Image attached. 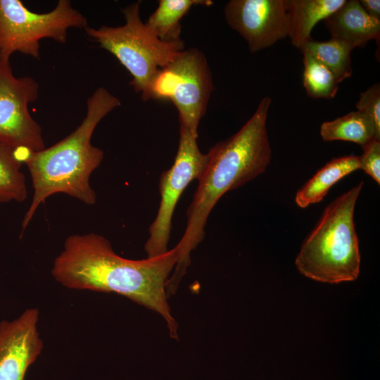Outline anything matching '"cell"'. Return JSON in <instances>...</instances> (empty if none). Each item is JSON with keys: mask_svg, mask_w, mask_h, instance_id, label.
<instances>
[{"mask_svg": "<svg viewBox=\"0 0 380 380\" xmlns=\"http://www.w3.org/2000/svg\"><path fill=\"white\" fill-rule=\"evenodd\" d=\"M177 258L175 246L157 257L126 259L116 254L110 242L100 234H74L66 239L51 274L65 287L118 293L158 313L170 337L178 339V324L166 293Z\"/></svg>", "mask_w": 380, "mask_h": 380, "instance_id": "cell-1", "label": "cell"}, {"mask_svg": "<svg viewBox=\"0 0 380 380\" xmlns=\"http://www.w3.org/2000/svg\"><path fill=\"white\" fill-rule=\"evenodd\" d=\"M271 103L270 97H263L241 129L207 153L206 166L186 211L184 233L176 246L178 258L168 280L170 288H178L191 264V253L203 240L208 218L220 198L264 173L270 163L267 120Z\"/></svg>", "mask_w": 380, "mask_h": 380, "instance_id": "cell-2", "label": "cell"}, {"mask_svg": "<svg viewBox=\"0 0 380 380\" xmlns=\"http://www.w3.org/2000/svg\"><path fill=\"white\" fill-rule=\"evenodd\" d=\"M120 104L119 99L106 88H97L87 101L84 118L72 133L47 148L30 152L24 163L34 194L22 221L20 235L39 205L53 194L63 193L90 205L96 203V195L89 179L102 163L104 153L93 146L91 139L100 121Z\"/></svg>", "mask_w": 380, "mask_h": 380, "instance_id": "cell-3", "label": "cell"}, {"mask_svg": "<svg viewBox=\"0 0 380 380\" xmlns=\"http://www.w3.org/2000/svg\"><path fill=\"white\" fill-rule=\"evenodd\" d=\"M363 183H358L325 208L295 261L304 276L330 284L357 278L360 254L354 212Z\"/></svg>", "mask_w": 380, "mask_h": 380, "instance_id": "cell-4", "label": "cell"}, {"mask_svg": "<svg viewBox=\"0 0 380 380\" xmlns=\"http://www.w3.org/2000/svg\"><path fill=\"white\" fill-rule=\"evenodd\" d=\"M140 4L132 3L122 10L125 23L121 26L87 27L91 39L112 53L132 76L130 85L144 94L152 78L184 49L182 40L165 42L146 27L140 15Z\"/></svg>", "mask_w": 380, "mask_h": 380, "instance_id": "cell-5", "label": "cell"}, {"mask_svg": "<svg viewBox=\"0 0 380 380\" xmlns=\"http://www.w3.org/2000/svg\"><path fill=\"white\" fill-rule=\"evenodd\" d=\"M213 90V77L206 57L193 47L183 49L160 69L141 99L172 101L178 111L179 126L198 136V125Z\"/></svg>", "mask_w": 380, "mask_h": 380, "instance_id": "cell-6", "label": "cell"}, {"mask_svg": "<svg viewBox=\"0 0 380 380\" xmlns=\"http://www.w3.org/2000/svg\"><path fill=\"white\" fill-rule=\"evenodd\" d=\"M87 27V18L68 0L42 13L30 11L20 0H0V56L20 52L37 58L42 39L65 44L70 28Z\"/></svg>", "mask_w": 380, "mask_h": 380, "instance_id": "cell-7", "label": "cell"}, {"mask_svg": "<svg viewBox=\"0 0 380 380\" xmlns=\"http://www.w3.org/2000/svg\"><path fill=\"white\" fill-rule=\"evenodd\" d=\"M197 138L187 128L179 126V144L174 163L170 169L163 172L160 178V205L144 245L147 258L157 257L168 251L177 203L188 184L198 179L206 166L208 154L200 151Z\"/></svg>", "mask_w": 380, "mask_h": 380, "instance_id": "cell-8", "label": "cell"}, {"mask_svg": "<svg viewBox=\"0 0 380 380\" xmlns=\"http://www.w3.org/2000/svg\"><path fill=\"white\" fill-rule=\"evenodd\" d=\"M38 94L37 82L30 76L15 77L10 57L0 56V139L15 150L45 148L42 127L28 109Z\"/></svg>", "mask_w": 380, "mask_h": 380, "instance_id": "cell-9", "label": "cell"}, {"mask_svg": "<svg viewBox=\"0 0 380 380\" xmlns=\"http://www.w3.org/2000/svg\"><path fill=\"white\" fill-rule=\"evenodd\" d=\"M288 7L289 0H231L224 14L249 51L255 53L288 37Z\"/></svg>", "mask_w": 380, "mask_h": 380, "instance_id": "cell-10", "label": "cell"}, {"mask_svg": "<svg viewBox=\"0 0 380 380\" xmlns=\"http://www.w3.org/2000/svg\"><path fill=\"white\" fill-rule=\"evenodd\" d=\"M37 308L25 310L18 318L0 322V380H24L29 367L43 349L37 329Z\"/></svg>", "mask_w": 380, "mask_h": 380, "instance_id": "cell-11", "label": "cell"}, {"mask_svg": "<svg viewBox=\"0 0 380 380\" xmlns=\"http://www.w3.org/2000/svg\"><path fill=\"white\" fill-rule=\"evenodd\" d=\"M324 23L331 39L352 50L365 46L372 39L379 42L380 20L369 15L357 0H346Z\"/></svg>", "mask_w": 380, "mask_h": 380, "instance_id": "cell-12", "label": "cell"}, {"mask_svg": "<svg viewBox=\"0 0 380 380\" xmlns=\"http://www.w3.org/2000/svg\"><path fill=\"white\" fill-rule=\"evenodd\" d=\"M346 0H289V33L291 44L300 49L311 38L317 23L336 11Z\"/></svg>", "mask_w": 380, "mask_h": 380, "instance_id": "cell-13", "label": "cell"}, {"mask_svg": "<svg viewBox=\"0 0 380 380\" xmlns=\"http://www.w3.org/2000/svg\"><path fill=\"white\" fill-rule=\"evenodd\" d=\"M360 168V157L346 156L331 160L319 169L296 193V205L305 208L320 202L336 183Z\"/></svg>", "mask_w": 380, "mask_h": 380, "instance_id": "cell-14", "label": "cell"}, {"mask_svg": "<svg viewBox=\"0 0 380 380\" xmlns=\"http://www.w3.org/2000/svg\"><path fill=\"white\" fill-rule=\"evenodd\" d=\"M320 136L326 141H346L362 148L374 139L380 140V132L369 117L360 110L352 111L320 126Z\"/></svg>", "mask_w": 380, "mask_h": 380, "instance_id": "cell-15", "label": "cell"}, {"mask_svg": "<svg viewBox=\"0 0 380 380\" xmlns=\"http://www.w3.org/2000/svg\"><path fill=\"white\" fill-rule=\"evenodd\" d=\"M210 0H160L155 11L145 23L148 30L165 42L181 41L182 18L195 6H210Z\"/></svg>", "mask_w": 380, "mask_h": 380, "instance_id": "cell-16", "label": "cell"}, {"mask_svg": "<svg viewBox=\"0 0 380 380\" xmlns=\"http://www.w3.org/2000/svg\"><path fill=\"white\" fill-rule=\"evenodd\" d=\"M22 164L17 150L0 139V204L26 200L28 191Z\"/></svg>", "mask_w": 380, "mask_h": 380, "instance_id": "cell-17", "label": "cell"}, {"mask_svg": "<svg viewBox=\"0 0 380 380\" xmlns=\"http://www.w3.org/2000/svg\"><path fill=\"white\" fill-rule=\"evenodd\" d=\"M352 49L346 44L330 39L328 41H315L306 43L301 52H306L326 66L336 77L338 83L351 76L350 53Z\"/></svg>", "mask_w": 380, "mask_h": 380, "instance_id": "cell-18", "label": "cell"}, {"mask_svg": "<svg viewBox=\"0 0 380 380\" xmlns=\"http://www.w3.org/2000/svg\"><path fill=\"white\" fill-rule=\"evenodd\" d=\"M303 54V86L313 99H333L338 92V82L323 64L306 52Z\"/></svg>", "mask_w": 380, "mask_h": 380, "instance_id": "cell-19", "label": "cell"}, {"mask_svg": "<svg viewBox=\"0 0 380 380\" xmlns=\"http://www.w3.org/2000/svg\"><path fill=\"white\" fill-rule=\"evenodd\" d=\"M357 110L371 118L376 130L380 132V85L375 83L366 91L360 93L356 103Z\"/></svg>", "mask_w": 380, "mask_h": 380, "instance_id": "cell-20", "label": "cell"}, {"mask_svg": "<svg viewBox=\"0 0 380 380\" xmlns=\"http://www.w3.org/2000/svg\"><path fill=\"white\" fill-rule=\"evenodd\" d=\"M360 168L378 184H380V140L374 139L363 148Z\"/></svg>", "mask_w": 380, "mask_h": 380, "instance_id": "cell-21", "label": "cell"}, {"mask_svg": "<svg viewBox=\"0 0 380 380\" xmlns=\"http://www.w3.org/2000/svg\"><path fill=\"white\" fill-rule=\"evenodd\" d=\"M366 13L374 19L380 20V1L361 0L359 1Z\"/></svg>", "mask_w": 380, "mask_h": 380, "instance_id": "cell-22", "label": "cell"}]
</instances>
